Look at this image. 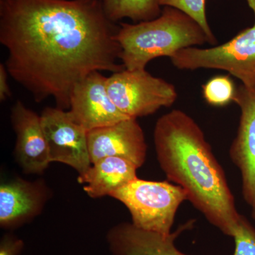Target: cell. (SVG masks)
<instances>
[{"mask_svg": "<svg viewBox=\"0 0 255 255\" xmlns=\"http://www.w3.org/2000/svg\"><path fill=\"white\" fill-rule=\"evenodd\" d=\"M100 0H0V43L9 75L36 102L70 109L74 87L95 71L125 69Z\"/></svg>", "mask_w": 255, "mask_h": 255, "instance_id": "1", "label": "cell"}, {"mask_svg": "<svg viewBox=\"0 0 255 255\" xmlns=\"http://www.w3.org/2000/svg\"><path fill=\"white\" fill-rule=\"evenodd\" d=\"M154 144L167 179L186 191L187 200L212 226L233 237L242 215L199 124L183 111L172 110L156 122Z\"/></svg>", "mask_w": 255, "mask_h": 255, "instance_id": "2", "label": "cell"}, {"mask_svg": "<svg viewBox=\"0 0 255 255\" xmlns=\"http://www.w3.org/2000/svg\"><path fill=\"white\" fill-rule=\"evenodd\" d=\"M116 39L122 49L121 61L130 70L145 69L151 60L170 58L184 48L210 44L199 23L171 6H164L160 16L150 21L121 23Z\"/></svg>", "mask_w": 255, "mask_h": 255, "instance_id": "3", "label": "cell"}, {"mask_svg": "<svg viewBox=\"0 0 255 255\" xmlns=\"http://www.w3.org/2000/svg\"><path fill=\"white\" fill-rule=\"evenodd\" d=\"M110 196L127 208L135 227L165 236L172 233L178 209L187 200V193L177 184L139 178Z\"/></svg>", "mask_w": 255, "mask_h": 255, "instance_id": "4", "label": "cell"}, {"mask_svg": "<svg viewBox=\"0 0 255 255\" xmlns=\"http://www.w3.org/2000/svg\"><path fill=\"white\" fill-rule=\"evenodd\" d=\"M251 8L255 14L252 27L219 46L179 50L170 58L172 65L179 70H224L241 80L245 87L255 90V5Z\"/></svg>", "mask_w": 255, "mask_h": 255, "instance_id": "5", "label": "cell"}, {"mask_svg": "<svg viewBox=\"0 0 255 255\" xmlns=\"http://www.w3.org/2000/svg\"><path fill=\"white\" fill-rule=\"evenodd\" d=\"M107 90L121 112L129 118L137 119L175 103V87L163 79L151 75L145 69L112 73L107 78Z\"/></svg>", "mask_w": 255, "mask_h": 255, "instance_id": "6", "label": "cell"}, {"mask_svg": "<svg viewBox=\"0 0 255 255\" xmlns=\"http://www.w3.org/2000/svg\"><path fill=\"white\" fill-rule=\"evenodd\" d=\"M41 119L50 162L67 164L79 176L86 173L92 164L87 130L74 120L69 111L57 107H46Z\"/></svg>", "mask_w": 255, "mask_h": 255, "instance_id": "7", "label": "cell"}, {"mask_svg": "<svg viewBox=\"0 0 255 255\" xmlns=\"http://www.w3.org/2000/svg\"><path fill=\"white\" fill-rule=\"evenodd\" d=\"M107 80L101 72H93L79 82L72 91L69 112L87 132L130 119L111 99Z\"/></svg>", "mask_w": 255, "mask_h": 255, "instance_id": "8", "label": "cell"}, {"mask_svg": "<svg viewBox=\"0 0 255 255\" xmlns=\"http://www.w3.org/2000/svg\"><path fill=\"white\" fill-rule=\"evenodd\" d=\"M92 164L106 157H121L140 168L145 163L147 145L136 119H127L87 132Z\"/></svg>", "mask_w": 255, "mask_h": 255, "instance_id": "9", "label": "cell"}, {"mask_svg": "<svg viewBox=\"0 0 255 255\" xmlns=\"http://www.w3.org/2000/svg\"><path fill=\"white\" fill-rule=\"evenodd\" d=\"M233 102L241 110V118L229 155L241 172L243 198L248 205L253 206L255 201V90L241 85Z\"/></svg>", "mask_w": 255, "mask_h": 255, "instance_id": "10", "label": "cell"}, {"mask_svg": "<svg viewBox=\"0 0 255 255\" xmlns=\"http://www.w3.org/2000/svg\"><path fill=\"white\" fill-rule=\"evenodd\" d=\"M51 195L43 179L14 178L0 185V226L14 229L39 216Z\"/></svg>", "mask_w": 255, "mask_h": 255, "instance_id": "11", "label": "cell"}, {"mask_svg": "<svg viewBox=\"0 0 255 255\" xmlns=\"http://www.w3.org/2000/svg\"><path fill=\"white\" fill-rule=\"evenodd\" d=\"M11 122L16 136L14 155L18 165L25 173H43L51 162L41 115L18 100L11 108Z\"/></svg>", "mask_w": 255, "mask_h": 255, "instance_id": "12", "label": "cell"}, {"mask_svg": "<svg viewBox=\"0 0 255 255\" xmlns=\"http://www.w3.org/2000/svg\"><path fill=\"white\" fill-rule=\"evenodd\" d=\"M194 223L191 220L167 236L140 229L132 223H120L109 233L111 251L113 255H188L177 249L175 241Z\"/></svg>", "mask_w": 255, "mask_h": 255, "instance_id": "13", "label": "cell"}, {"mask_svg": "<svg viewBox=\"0 0 255 255\" xmlns=\"http://www.w3.org/2000/svg\"><path fill=\"white\" fill-rule=\"evenodd\" d=\"M137 167L121 157H106L92 164L86 173L78 177L85 184L84 191L92 199L111 196L114 191L136 179Z\"/></svg>", "mask_w": 255, "mask_h": 255, "instance_id": "14", "label": "cell"}, {"mask_svg": "<svg viewBox=\"0 0 255 255\" xmlns=\"http://www.w3.org/2000/svg\"><path fill=\"white\" fill-rule=\"evenodd\" d=\"M160 0H102L107 17L115 23L123 18L135 22L150 21L160 16Z\"/></svg>", "mask_w": 255, "mask_h": 255, "instance_id": "15", "label": "cell"}, {"mask_svg": "<svg viewBox=\"0 0 255 255\" xmlns=\"http://www.w3.org/2000/svg\"><path fill=\"white\" fill-rule=\"evenodd\" d=\"M236 90L232 79L219 75L210 79L203 85V97L210 105L224 107L234 101Z\"/></svg>", "mask_w": 255, "mask_h": 255, "instance_id": "16", "label": "cell"}, {"mask_svg": "<svg viewBox=\"0 0 255 255\" xmlns=\"http://www.w3.org/2000/svg\"><path fill=\"white\" fill-rule=\"evenodd\" d=\"M162 6H171L185 13L199 23L209 37L210 44L216 45L217 39L210 27L206 14V0H160Z\"/></svg>", "mask_w": 255, "mask_h": 255, "instance_id": "17", "label": "cell"}, {"mask_svg": "<svg viewBox=\"0 0 255 255\" xmlns=\"http://www.w3.org/2000/svg\"><path fill=\"white\" fill-rule=\"evenodd\" d=\"M233 238L236 246L233 255H255V229L243 215Z\"/></svg>", "mask_w": 255, "mask_h": 255, "instance_id": "18", "label": "cell"}, {"mask_svg": "<svg viewBox=\"0 0 255 255\" xmlns=\"http://www.w3.org/2000/svg\"><path fill=\"white\" fill-rule=\"evenodd\" d=\"M23 241L14 236H6L0 244V255H18L22 250Z\"/></svg>", "mask_w": 255, "mask_h": 255, "instance_id": "19", "label": "cell"}, {"mask_svg": "<svg viewBox=\"0 0 255 255\" xmlns=\"http://www.w3.org/2000/svg\"><path fill=\"white\" fill-rule=\"evenodd\" d=\"M8 73L6 65L4 63L0 64V101L4 102L11 97V88L8 82Z\"/></svg>", "mask_w": 255, "mask_h": 255, "instance_id": "20", "label": "cell"}, {"mask_svg": "<svg viewBox=\"0 0 255 255\" xmlns=\"http://www.w3.org/2000/svg\"><path fill=\"white\" fill-rule=\"evenodd\" d=\"M252 206V217L255 220V201Z\"/></svg>", "mask_w": 255, "mask_h": 255, "instance_id": "21", "label": "cell"}, {"mask_svg": "<svg viewBox=\"0 0 255 255\" xmlns=\"http://www.w3.org/2000/svg\"><path fill=\"white\" fill-rule=\"evenodd\" d=\"M100 1H102V0H100Z\"/></svg>", "mask_w": 255, "mask_h": 255, "instance_id": "22", "label": "cell"}]
</instances>
